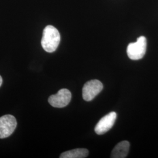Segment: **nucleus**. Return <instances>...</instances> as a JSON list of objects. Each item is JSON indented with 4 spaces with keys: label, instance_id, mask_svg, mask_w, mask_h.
<instances>
[{
    "label": "nucleus",
    "instance_id": "nucleus-2",
    "mask_svg": "<svg viewBox=\"0 0 158 158\" xmlns=\"http://www.w3.org/2000/svg\"><path fill=\"white\" fill-rule=\"evenodd\" d=\"M147 46V39L143 36L139 37L135 42L130 44L127 49L129 58L134 60L142 59L145 55Z\"/></svg>",
    "mask_w": 158,
    "mask_h": 158
},
{
    "label": "nucleus",
    "instance_id": "nucleus-1",
    "mask_svg": "<svg viewBox=\"0 0 158 158\" xmlns=\"http://www.w3.org/2000/svg\"><path fill=\"white\" fill-rule=\"evenodd\" d=\"M60 35L58 30L52 25L46 26L44 31L41 40L43 49L48 53L56 51L60 44Z\"/></svg>",
    "mask_w": 158,
    "mask_h": 158
},
{
    "label": "nucleus",
    "instance_id": "nucleus-9",
    "mask_svg": "<svg viewBox=\"0 0 158 158\" xmlns=\"http://www.w3.org/2000/svg\"><path fill=\"white\" fill-rule=\"evenodd\" d=\"M2 79L1 76H0V87H1V85H2Z\"/></svg>",
    "mask_w": 158,
    "mask_h": 158
},
{
    "label": "nucleus",
    "instance_id": "nucleus-8",
    "mask_svg": "<svg viewBox=\"0 0 158 158\" xmlns=\"http://www.w3.org/2000/svg\"><path fill=\"white\" fill-rule=\"evenodd\" d=\"M89 155V151L85 148H78L62 153L60 158H85Z\"/></svg>",
    "mask_w": 158,
    "mask_h": 158
},
{
    "label": "nucleus",
    "instance_id": "nucleus-5",
    "mask_svg": "<svg viewBox=\"0 0 158 158\" xmlns=\"http://www.w3.org/2000/svg\"><path fill=\"white\" fill-rule=\"evenodd\" d=\"M72 94L66 89H62L48 98V102L53 107L63 108L67 106L71 101Z\"/></svg>",
    "mask_w": 158,
    "mask_h": 158
},
{
    "label": "nucleus",
    "instance_id": "nucleus-7",
    "mask_svg": "<svg viewBox=\"0 0 158 158\" xmlns=\"http://www.w3.org/2000/svg\"><path fill=\"white\" fill-rule=\"evenodd\" d=\"M130 146V143L127 141H123L119 142L113 149L111 154V158H126L129 152Z\"/></svg>",
    "mask_w": 158,
    "mask_h": 158
},
{
    "label": "nucleus",
    "instance_id": "nucleus-4",
    "mask_svg": "<svg viewBox=\"0 0 158 158\" xmlns=\"http://www.w3.org/2000/svg\"><path fill=\"white\" fill-rule=\"evenodd\" d=\"M103 89L102 82L98 80H91L85 83L83 87V98L85 101L93 100Z\"/></svg>",
    "mask_w": 158,
    "mask_h": 158
},
{
    "label": "nucleus",
    "instance_id": "nucleus-3",
    "mask_svg": "<svg viewBox=\"0 0 158 158\" xmlns=\"http://www.w3.org/2000/svg\"><path fill=\"white\" fill-rule=\"evenodd\" d=\"M15 117L7 114L0 117V138H6L11 135L17 127Z\"/></svg>",
    "mask_w": 158,
    "mask_h": 158
},
{
    "label": "nucleus",
    "instance_id": "nucleus-6",
    "mask_svg": "<svg viewBox=\"0 0 158 158\" xmlns=\"http://www.w3.org/2000/svg\"><path fill=\"white\" fill-rule=\"evenodd\" d=\"M117 118L115 112H111L103 117L97 124L94 131L98 135H102L110 130L114 125Z\"/></svg>",
    "mask_w": 158,
    "mask_h": 158
}]
</instances>
